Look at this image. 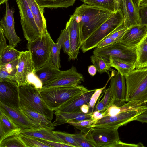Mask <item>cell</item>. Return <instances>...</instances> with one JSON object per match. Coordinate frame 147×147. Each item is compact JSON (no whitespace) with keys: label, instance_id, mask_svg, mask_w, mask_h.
<instances>
[{"label":"cell","instance_id":"cell-19","mask_svg":"<svg viewBox=\"0 0 147 147\" xmlns=\"http://www.w3.org/2000/svg\"><path fill=\"white\" fill-rule=\"evenodd\" d=\"M111 72L109 88L112 98L125 101L127 90L125 77L118 71L113 70Z\"/></svg>","mask_w":147,"mask_h":147},{"label":"cell","instance_id":"cell-37","mask_svg":"<svg viewBox=\"0 0 147 147\" xmlns=\"http://www.w3.org/2000/svg\"><path fill=\"white\" fill-rule=\"evenodd\" d=\"M26 147L19 138L16 135L7 138L0 142V147Z\"/></svg>","mask_w":147,"mask_h":147},{"label":"cell","instance_id":"cell-6","mask_svg":"<svg viewBox=\"0 0 147 147\" xmlns=\"http://www.w3.org/2000/svg\"><path fill=\"white\" fill-rule=\"evenodd\" d=\"M54 43L48 32L45 35L28 42L27 48L30 52L35 70L40 68L51 59V52Z\"/></svg>","mask_w":147,"mask_h":147},{"label":"cell","instance_id":"cell-18","mask_svg":"<svg viewBox=\"0 0 147 147\" xmlns=\"http://www.w3.org/2000/svg\"><path fill=\"white\" fill-rule=\"evenodd\" d=\"M147 32V26L140 24L127 28L119 42L130 48H135Z\"/></svg>","mask_w":147,"mask_h":147},{"label":"cell","instance_id":"cell-5","mask_svg":"<svg viewBox=\"0 0 147 147\" xmlns=\"http://www.w3.org/2000/svg\"><path fill=\"white\" fill-rule=\"evenodd\" d=\"M19 92L20 106H25L51 121L52 119L54 111L47 105L38 89L31 85L21 86H19Z\"/></svg>","mask_w":147,"mask_h":147},{"label":"cell","instance_id":"cell-39","mask_svg":"<svg viewBox=\"0 0 147 147\" xmlns=\"http://www.w3.org/2000/svg\"><path fill=\"white\" fill-rule=\"evenodd\" d=\"M19 136L26 147H51L50 146L38 139L24 135L20 134Z\"/></svg>","mask_w":147,"mask_h":147},{"label":"cell","instance_id":"cell-55","mask_svg":"<svg viewBox=\"0 0 147 147\" xmlns=\"http://www.w3.org/2000/svg\"><path fill=\"white\" fill-rule=\"evenodd\" d=\"M146 5H147V0H143L140 3V6Z\"/></svg>","mask_w":147,"mask_h":147},{"label":"cell","instance_id":"cell-11","mask_svg":"<svg viewBox=\"0 0 147 147\" xmlns=\"http://www.w3.org/2000/svg\"><path fill=\"white\" fill-rule=\"evenodd\" d=\"M91 134L97 147H118L121 141L118 129L93 127Z\"/></svg>","mask_w":147,"mask_h":147},{"label":"cell","instance_id":"cell-22","mask_svg":"<svg viewBox=\"0 0 147 147\" xmlns=\"http://www.w3.org/2000/svg\"><path fill=\"white\" fill-rule=\"evenodd\" d=\"M61 71L54 65L51 58L46 63L39 69L35 70L34 72L43 85L53 81Z\"/></svg>","mask_w":147,"mask_h":147},{"label":"cell","instance_id":"cell-4","mask_svg":"<svg viewBox=\"0 0 147 147\" xmlns=\"http://www.w3.org/2000/svg\"><path fill=\"white\" fill-rule=\"evenodd\" d=\"M124 21L121 9L114 12L82 44L80 49L82 52L84 53L96 48L113 32L123 25Z\"/></svg>","mask_w":147,"mask_h":147},{"label":"cell","instance_id":"cell-20","mask_svg":"<svg viewBox=\"0 0 147 147\" xmlns=\"http://www.w3.org/2000/svg\"><path fill=\"white\" fill-rule=\"evenodd\" d=\"M96 89L89 90L76 98L71 99L63 104L53 111L64 112L82 113L80 107L84 104H88Z\"/></svg>","mask_w":147,"mask_h":147},{"label":"cell","instance_id":"cell-15","mask_svg":"<svg viewBox=\"0 0 147 147\" xmlns=\"http://www.w3.org/2000/svg\"><path fill=\"white\" fill-rule=\"evenodd\" d=\"M0 110L9 117L22 130L42 128L30 119L20 109L11 107L0 102Z\"/></svg>","mask_w":147,"mask_h":147},{"label":"cell","instance_id":"cell-43","mask_svg":"<svg viewBox=\"0 0 147 147\" xmlns=\"http://www.w3.org/2000/svg\"><path fill=\"white\" fill-rule=\"evenodd\" d=\"M105 88V87H104L102 88L96 89L94 93L91 97L89 102L88 104L89 107L90 112H93L95 104L102 93V91Z\"/></svg>","mask_w":147,"mask_h":147},{"label":"cell","instance_id":"cell-50","mask_svg":"<svg viewBox=\"0 0 147 147\" xmlns=\"http://www.w3.org/2000/svg\"><path fill=\"white\" fill-rule=\"evenodd\" d=\"M103 94L100 96L98 100V102L96 105L95 111H97L102 113H103L107 109V108L105 106L103 103L102 100L99 102L100 100L102 97Z\"/></svg>","mask_w":147,"mask_h":147},{"label":"cell","instance_id":"cell-49","mask_svg":"<svg viewBox=\"0 0 147 147\" xmlns=\"http://www.w3.org/2000/svg\"><path fill=\"white\" fill-rule=\"evenodd\" d=\"M105 116L104 113H102L97 111L92 112L91 119L97 121Z\"/></svg>","mask_w":147,"mask_h":147},{"label":"cell","instance_id":"cell-54","mask_svg":"<svg viewBox=\"0 0 147 147\" xmlns=\"http://www.w3.org/2000/svg\"><path fill=\"white\" fill-rule=\"evenodd\" d=\"M136 5L138 7H139L140 4L141 2L143 0H133Z\"/></svg>","mask_w":147,"mask_h":147},{"label":"cell","instance_id":"cell-52","mask_svg":"<svg viewBox=\"0 0 147 147\" xmlns=\"http://www.w3.org/2000/svg\"><path fill=\"white\" fill-rule=\"evenodd\" d=\"M88 71L90 75L93 76L96 75L97 71L96 67L93 65L88 66Z\"/></svg>","mask_w":147,"mask_h":147},{"label":"cell","instance_id":"cell-38","mask_svg":"<svg viewBox=\"0 0 147 147\" xmlns=\"http://www.w3.org/2000/svg\"><path fill=\"white\" fill-rule=\"evenodd\" d=\"M61 45L60 42L57 40L56 42L53 45L51 52V58L54 65L60 69L61 67L60 57Z\"/></svg>","mask_w":147,"mask_h":147},{"label":"cell","instance_id":"cell-13","mask_svg":"<svg viewBox=\"0 0 147 147\" xmlns=\"http://www.w3.org/2000/svg\"><path fill=\"white\" fill-rule=\"evenodd\" d=\"M0 102L11 107L20 109L19 86L17 84L0 81Z\"/></svg>","mask_w":147,"mask_h":147},{"label":"cell","instance_id":"cell-53","mask_svg":"<svg viewBox=\"0 0 147 147\" xmlns=\"http://www.w3.org/2000/svg\"><path fill=\"white\" fill-rule=\"evenodd\" d=\"M80 110L81 112L85 114L90 113L89 107L88 104H84L80 107Z\"/></svg>","mask_w":147,"mask_h":147},{"label":"cell","instance_id":"cell-46","mask_svg":"<svg viewBox=\"0 0 147 147\" xmlns=\"http://www.w3.org/2000/svg\"><path fill=\"white\" fill-rule=\"evenodd\" d=\"M104 96L102 100L105 106L107 109L112 98V96L109 87L108 88L104 90Z\"/></svg>","mask_w":147,"mask_h":147},{"label":"cell","instance_id":"cell-31","mask_svg":"<svg viewBox=\"0 0 147 147\" xmlns=\"http://www.w3.org/2000/svg\"><path fill=\"white\" fill-rule=\"evenodd\" d=\"M42 9L45 8H65L72 6L76 0H36Z\"/></svg>","mask_w":147,"mask_h":147},{"label":"cell","instance_id":"cell-41","mask_svg":"<svg viewBox=\"0 0 147 147\" xmlns=\"http://www.w3.org/2000/svg\"><path fill=\"white\" fill-rule=\"evenodd\" d=\"M34 71L28 76L27 85H32L36 88L40 89L42 88L43 84L41 80L35 74Z\"/></svg>","mask_w":147,"mask_h":147},{"label":"cell","instance_id":"cell-7","mask_svg":"<svg viewBox=\"0 0 147 147\" xmlns=\"http://www.w3.org/2000/svg\"><path fill=\"white\" fill-rule=\"evenodd\" d=\"M19 10L24 36L28 42L43 36L35 22L27 0H15Z\"/></svg>","mask_w":147,"mask_h":147},{"label":"cell","instance_id":"cell-42","mask_svg":"<svg viewBox=\"0 0 147 147\" xmlns=\"http://www.w3.org/2000/svg\"><path fill=\"white\" fill-rule=\"evenodd\" d=\"M18 60V58L5 65H0V67L3 68L12 76L16 78Z\"/></svg>","mask_w":147,"mask_h":147},{"label":"cell","instance_id":"cell-56","mask_svg":"<svg viewBox=\"0 0 147 147\" xmlns=\"http://www.w3.org/2000/svg\"><path fill=\"white\" fill-rule=\"evenodd\" d=\"M8 0H0V5H1L3 4L7 1H8Z\"/></svg>","mask_w":147,"mask_h":147},{"label":"cell","instance_id":"cell-23","mask_svg":"<svg viewBox=\"0 0 147 147\" xmlns=\"http://www.w3.org/2000/svg\"><path fill=\"white\" fill-rule=\"evenodd\" d=\"M131 111H147V107L143 105L140 101L134 100L130 101L120 107L114 105L109 106L103 113L105 117L114 116L122 112Z\"/></svg>","mask_w":147,"mask_h":147},{"label":"cell","instance_id":"cell-9","mask_svg":"<svg viewBox=\"0 0 147 147\" xmlns=\"http://www.w3.org/2000/svg\"><path fill=\"white\" fill-rule=\"evenodd\" d=\"M144 111H131L122 112L114 116L104 117L97 121L93 127L118 129L119 127L135 121L137 117Z\"/></svg>","mask_w":147,"mask_h":147},{"label":"cell","instance_id":"cell-29","mask_svg":"<svg viewBox=\"0 0 147 147\" xmlns=\"http://www.w3.org/2000/svg\"><path fill=\"white\" fill-rule=\"evenodd\" d=\"M84 3L114 12L121 9L120 0H82Z\"/></svg>","mask_w":147,"mask_h":147},{"label":"cell","instance_id":"cell-17","mask_svg":"<svg viewBox=\"0 0 147 147\" xmlns=\"http://www.w3.org/2000/svg\"><path fill=\"white\" fill-rule=\"evenodd\" d=\"M120 2L124 16V26L128 28L140 24L139 7L133 0H120Z\"/></svg>","mask_w":147,"mask_h":147},{"label":"cell","instance_id":"cell-40","mask_svg":"<svg viewBox=\"0 0 147 147\" xmlns=\"http://www.w3.org/2000/svg\"><path fill=\"white\" fill-rule=\"evenodd\" d=\"M53 134L64 143L73 146L74 147H80L76 142L73 135L65 132L57 131H53Z\"/></svg>","mask_w":147,"mask_h":147},{"label":"cell","instance_id":"cell-51","mask_svg":"<svg viewBox=\"0 0 147 147\" xmlns=\"http://www.w3.org/2000/svg\"><path fill=\"white\" fill-rule=\"evenodd\" d=\"M135 121H138L142 123H147V111H144L138 116Z\"/></svg>","mask_w":147,"mask_h":147},{"label":"cell","instance_id":"cell-21","mask_svg":"<svg viewBox=\"0 0 147 147\" xmlns=\"http://www.w3.org/2000/svg\"><path fill=\"white\" fill-rule=\"evenodd\" d=\"M21 131L11 119L0 110V142L10 136L19 135Z\"/></svg>","mask_w":147,"mask_h":147},{"label":"cell","instance_id":"cell-47","mask_svg":"<svg viewBox=\"0 0 147 147\" xmlns=\"http://www.w3.org/2000/svg\"><path fill=\"white\" fill-rule=\"evenodd\" d=\"M5 36L2 29L0 28V53L8 46Z\"/></svg>","mask_w":147,"mask_h":147},{"label":"cell","instance_id":"cell-28","mask_svg":"<svg viewBox=\"0 0 147 147\" xmlns=\"http://www.w3.org/2000/svg\"><path fill=\"white\" fill-rule=\"evenodd\" d=\"M135 48L136 56L135 69L147 67V32Z\"/></svg>","mask_w":147,"mask_h":147},{"label":"cell","instance_id":"cell-2","mask_svg":"<svg viewBox=\"0 0 147 147\" xmlns=\"http://www.w3.org/2000/svg\"><path fill=\"white\" fill-rule=\"evenodd\" d=\"M39 90L47 105L54 111L66 102L78 97L89 90L83 86L79 85L54 87Z\"/></svg>","mask_w":147,"mask_h":147},{"label":"cell","instance_id":"cell-48","mask_svg":"<svg viewBox=\"0 0 147 147\" xmlns=\"http://www.w3.org/2000/svg\"><path fill=\"white\" fill-rule=\"evenodd\" d=\"M116 42H117L107 36L102 40L96 47L101 48Z\"/></svg>","mask_w":147,"mask_h":147},{"label":"cell","instance_id":"cell-25","mask_svg":"<svg viewBox=\"0 0 147 147\" xmlns=\"http://www.w3.org/2000/svg\"><path fill=\"white\" fill-rule=\"evenodd\" d=\"M35 22L42 36L48 32L46 21L43 14L44 9L38 4L36 0H27Z\"/></svg>","mask_w":147,"mask_h":147},{"label":"cell","instance_id":"cell-27","mask_svg":"<svg viewBox=\"0 0 147 147\" xmlns=\"http://www.w3.org/2000/svg\"><path fill=\"white\" fill-rule=\"evenodd\" d=\"M20 109L30 119L42 128L50 130L54 129V126L51 120L42 114L32 110L24 106H20Z\"/></svg>","mask_w":147,"mask_h":147},{"label":"cell","instance_id":"cell-3","mask_svg":"<svg viewBox=\"0 0 147 147\" xmlns=\"http://www.w3.org/2000/svg\"><path fill=\"white\" fill-rule=\"evenodd\" d=\"M124 77L127 90L125 101L138 100L147 107V67L135 69Z\"/></svg>","mask_w":147,"mask_h":147},{"label":"cell","instance_id":"cell-33","mask_svg":"<svg viewBox=\"0 0 147 147\" xmlns=\"http://www.w3.org/2000/svg\"><path fill=\"white\" fill-rule=\"evenodd\" d=\"M90 60L93 65L96 67L97 71L100 74L111 71L113 69L111 68L109 61L103 57L93 54L90 57Z\"/></svg>","mask_w":147,"mask_h":147},{"label":"cell","instance_id":"cell-32","mask_svg":"<svg viewBox=\"0 0 147 147\" xmlns=\"http://www.w3.org/2000/svg\"><path fill=\"white\" fill-rule=\"evenodd\" d=\"M21 53L20 51L9 45L0 53V65H5L18 58Z\"/></svg>","mask_w":147,"mask_h":147},{"label":"cell","instance_id":"cell-30","mask_svg":"<svg viewBox=\"0 0 147 147\" xmlns=\"http://www.w3.org/2000/svg\"><path fill=\"white\" fill-rule=\"evenodd\" d=\"M109 60L111 68H115L124 76L136 69L134 63L127 62L113 57H110Z\"/></svg>","mask_w":147,"mask_h":147},{"label":"cell","instance_id":"cell-16","mask_svg":"<svg viewBox=\"0 0 147 147\" xmlns=\"http://www.w3.org/2000/svg\"><path fill=\"white\" fill-rule=\"evenodd\" d=\"M65 28L69 32L71 44L68 60H75L77 58L82 43L78 24L73 15L70 16L69 20L67 22Z\"/></svg>","mask_w":147,"mask_h":147},{"label":"cell","instance_id":"cell-44","mask_svg":"<svg viewBox=\"0 0 147 147\" xmlns=\"http://www.w3.org/2000/svg\"><path fill=\"white\" fill-rule=\"evenodd\" d=\"M140 25L147 26V5L139 7Z\"/></svg>","mask_w":147,"mask_h":147},{"label":"cell","instance_id":"cell-34","mask_svg":"<svg viewBox=\"0 0 147 147\" xmlns=\"http://www.w3.org/2000/svg\"><path fill=\"white\" fill-rule=\"evenodd\" d=\"M74 138L80 147H97L91 134L81 133L74 134Z\"/></svg>","mask_w":147,"mask_h":147},{"label":"cell","instance_id":"cell-26","mask_svg":"<svg viewBox=\"0 0 147 147\" xmlns=\"http://www.w3.org/2000/svg\"><path fill=\"white\" fill-rule=\"evenodd\" d=\"M20 134L36 139L64 143L55 135L52 130H50L43 128L22 130Z\"/></svg>","mask_w":147,"mask_h":147},{"label":"cell","instance_id":"cell-45","mask_svg":"<svg viewBox=\"0 0 147 147\" xmlns=\"http://www.w3.org/2000/svg\"><path fill=\"white\" fill-rule=\"evenodd\" d=\"M38 140L42 142L49 145L50 147H70L74 146L71 145L64 143L63 142H58L53 141L49 140H47L42 139H37Z\"/></svg>","mask_w":147,"mask_h":147},{"label":"cell","instance_id":"cell-10","mask_svg":"<svg viewBox=\"0 0 147 147\" xmlns=\"http://www.w3.org/2000/svg\"><path fill=\"white\" fill-rule=\"evenodd\" d=\"M84 81V78L78 72L74 66H72L69 69L62 71L59 76L53 81L43 85L39 90L54 87L71 86L80 85Z\"/></svg>","mask_w":147,"mask_h":147},{"label":"cell","instance_id":"cell-35","mask_svg":"<svg viewBox=\"0 0 147 147\" xmlns=\"http://www.w3.org/2000/svg\"><path fill=\"white\" fill-rule=\"evenodd\" d=\"M96 121L92 119L85 120L78 122H71L68 124L74 126L81 132L88 134L91 132Z\"/></svg>","mask_w":147,"mask_h":147},{"label":"cell","instance_id":"cell-1","mask_svg":"<svg viewBox=\"0 0 147 147\" xmlns=\"http://www.w3.org/2000/svg\"><path fill=\"white\" fill-rule=\"evenodd\" d=\"M113 13L85 3L76 8L73 15L78 24L82 44Z\"/></svg>","mask_w":147,"mask_h":147},{"label":"cell","instance_id":"cell-8","mask_svg":"<svg viewBox=\"0 0 147 147\" xmlns=\"http://www.w3.org/2000/svg\"><path fill=\"white\" fill-rule=\"evenodd\" d=\"M93 53L94 55L109 60L110 57H113L135 63L136 58L135 48L128 47L119 42L101 48L96 47Z\"/></svg>","mask_w":147,"mask_h":147},{"label":"cell","instance_id":"cell-24","mask_svg":"<svg viewBox=\"0 0 147 147\" xmlns=\"http://www.w3.org/2000/svg\"><path fill=\"white\" fill-rule=\"evenodd\" d=\"M56 119L53 123L54 126L60 125L71 122H78L81 121L91 119L92 113L85 114L82 113L54 112Z\"/></svg>","mask_w":147,"mask_h":147},{"label":"cell","instance_id":"cell-36","mask_svg":"<svg viewBox=\"0 0 147 147\" xmlns=\"http://www.w3.org/2000/svg\"><path fill=\"white\" fill-rule=\"evenodd\" d=\"M57 40L60 42L64 52L69 55L70 51L71 44L69 32L66 28L65 27L61 31Z\"/></svg>","mask_w":147,"mask_h":147},{"label":"cell","instance_id":"cell-12","mask_svg":"<svg viewBox=\"0 0 147 147\" xmlns=\"http://www.w3.org/2000/svg\"><path fill=\"white\" fill-rule=\"evenodd\" d=\"M6 11L4 16L0 21V28L3 31L5 36L9 42V45L15 48L21 41L15 29L14 9H10L8 1L5 3Z\"/></svg>","mask_w":147,"mask_h":147},{"label":"cell","instance_id":"cell-14","mask_svg":"<svg viewBox=\"0 0 147 147\" xmlns=\"http://www.w3.org/2000/svg\"><path fill=\"white\" fill-rule=\"evenodd\" d=\"M35 70L30 52L29 50L21 51L16 75L18 86L27 85L28 76Z\"/></svg>","mask_w":147,"mask_h":147}]
</instances>
